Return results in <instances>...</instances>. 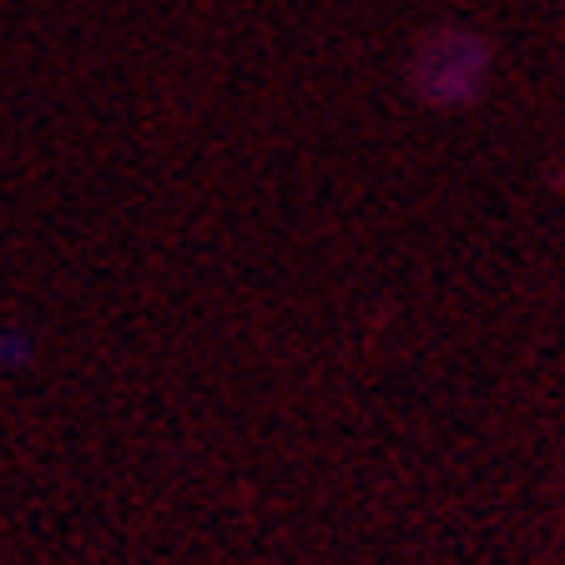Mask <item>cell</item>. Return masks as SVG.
<instances>
[{
  "label": "cell",
  "instance_id": "cell-1",
  "mask_svg": "<svg viewBox=\"0 0 565 565\" xmlns=\"http://www.w3.org/2000/svg\"><path fill=\"white\" fill-rule=\"evenodd\" d=\"M480 66H484L480 41H470V35H439L435 46L424 51L419 82H424V92L435 96V102H459V96L475 92Z\"/></svg>",
  "mask_w": 565,
  "mask_h": 565
}]
</instances>
